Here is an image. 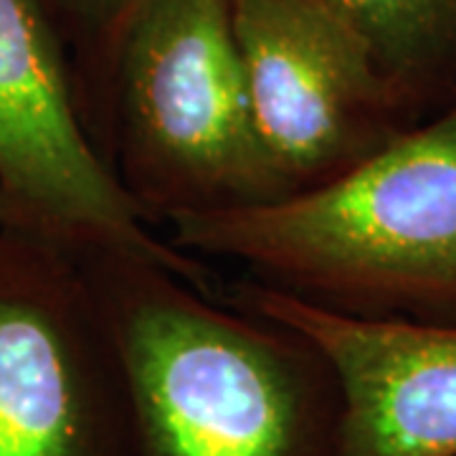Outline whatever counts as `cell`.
I'll use <instances>...</instances> for the list:
<instances>
[{
  "label": "cell",
  "mask_w": 456,
  "mask_h": 456,
  "mask_svg": "<svg viewBox=\"0 0 456 456\" xmlns=\"http://www.w3.org/2000/svg\"><path fill=\"white\" fill-rule=\"evenodd\" d=\"M77 256L117 345L140 456H335L340 388L305 335L163 264Z\"/></svg>",
  "instance_id": "1"
},
{
  "label": "cell",
  "mask_w": 456,
  "mask_h": 456,
  "mask_svg": "<svg viewBox=\"0 0 456 456\" xmlns=\"http://www.w3.org/2000/svg\"><path fill=\"white\" fill-rule=\"evenodd\" d=\"M170 244L368 320H456V107L317 188L185 216Z\"/></svg>",
  "instance_id": "2"
},
{
  "label": "cell",
  "mask_w": 456,
  "mask_h": 456,
  "mask_svg": "<svg viewBox=\"0 0 456 456\" xmlns=\"http://www.w3.org/2000/svg\"><path fill=\"white\" fill-rule=\"evenodd\" d=\"M77 107L150 226L284 198L254 127L233 0H140Z\"/></svg>",
  "instance_id": "3"
},
{
  "label": "cell",
  "mask_w": 456,
  "mask_h": 456,
  "mask_svg": "<svg viewBox=\"0 0 456 456\" xmlns=\"http://www.w3.org/2000/svg\"><path fill=\"white\" fill-rule=\"evenodd\" d=\"M0 198L13 228L71 251L155 261L213 292L211 269L158 239L99 158L64 41L41 0H0Z\"/></svg>",
  "instance_id": "4"
},
{
  "label": "cell",
  "mask_w": 456,
  "mask_h": 456,
  "mask_svg": "<svg viewBox=\"0 0 456 456\" xmlns=\"http://www.w3.org/2000/svg\"><path fill=\"white\" fill-rule=\"evenodd\" d=\"M130 403L77 251L0 226V456H107Z\"/></svg>",
  "instance_id": "5"
},
{
  "label": "cell",
  "mask_w": 456,
  "mask_h": 456,
  "mask_svg": "<svg viewBox=\"0 0 456 456\" xmlns=\"http://www.w3.org/2000/svg\"><path fill=\"white\" fill-rule=\"evenodd\" d=\"M233 26L254 127L284 196L411 130L365 49L310 0H233Z\"/></svg>",
  "instance_id": "6"
},
{
  "label": "cell",
  "mask_w": 456,
  "mask_h": 456,
  "mask_svg": "<svg viewBox=\"0 0 456 456\" xmlns=\"http://www.w3.org/2000/svg\"><path fill=\"white\" fill-rule=\"evenodd\" d=\"M228 299L325 355L340 388L335 456H456V320L347 317L251 279Z\"/></svg>",
  "instance_id": "7"
},
{
  "label": "cell",
  "mask_w": 456,
  "mask_h": 456,
  "mask_svg": "<svg viewBox=\"0 0 456 456\" xmlns=\"http://www.w3.org/2000/svg\"><path fill=\"white\" fill-rule=\"evenodd\" d=\"M365 49L411 127L456 107V0H310Z\"/></svg>",
  "instance_id": "8"
},
{
  "label": "cell",
  "mask_w": 456,
  "mask_h": 456,
  "mask_svg": "<svg viewBox=\"0 0 456 456\" xmlns=\"http://www.w3.org/2000/svg\"><path fill=\"white\" fill-rule=\"evenodd\" d=\"M140 0H41L64 41L74 94L89 86Z\"/></svg>",
  "instance_id": "9"
},
{
  "label": "cell",
  "mask_w": 456,
  "mask_h": 456,
  "mask_svg": "<svg viewBox=\"0 0 456 456\" xmlns=\"http://www.w3.org/2000/svg\"><path fill=\"white\" fill-rule=\"evenodd\" d=\"M0 226H13V218H11V208L8 203L0 198Z\"/></svg>",
  "instance_id": "10"
}]
</instances>
